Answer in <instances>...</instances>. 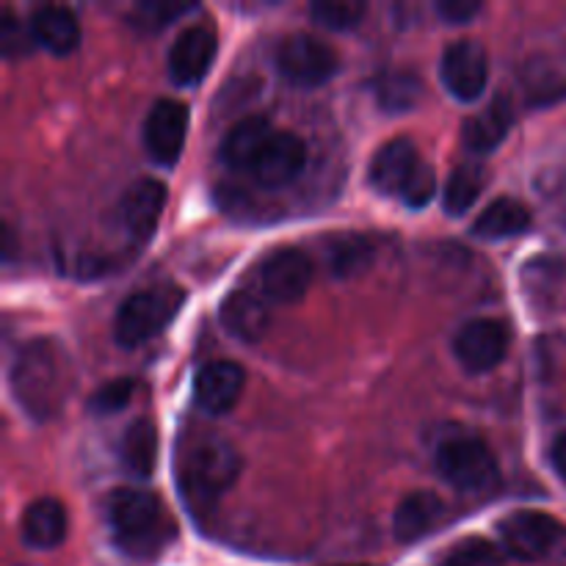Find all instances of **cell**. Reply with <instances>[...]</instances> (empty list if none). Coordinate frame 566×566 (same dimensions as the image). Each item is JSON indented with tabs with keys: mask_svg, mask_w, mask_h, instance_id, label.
<instances>
[{
	"mask_svg": "<svg viewBox=\"0 0 566 566\" xmlns=\"http://www.w3.org/2000/svg\"><path fill=\"white\" fill-rule=\"evenodd\" d=\"M114 539L127 556H153L171 536L158 495L136 486H122L108 497Z\"/></svg>",
	"mask_w": 566,
	"mask_h": 566,
	"instance_id": "7a4b0ae2",
	"label": "cell"
},
{
	"mask_svg": "<svg viewBox=\"0 0 566 566\" xmlns=\"http://www.w3.org/2000/svg\"><path fill=\"white\" fill-rule=\"evenodd\" d=\"M25 33H22V25L14 20L9 9L3 11V25H0V44H3L6 55H14L25 48Z\"/></svg>",
	"mask_w": 566,
	"mask_h": 566,
	"instance_id": "836d02e7",
	"label": "cell"
},
{
	"mask_svg": "<svg viewBox=\"0 0 566 566\" xmlns=\"http://www.w3.org/2000/svg\"><path fill=\"white\" fill-rule=\"evenodd\" d=\"M216 28L210 22H193L177 33L169 50V77L177 86H193L208 75L216 59Z\"/></svg>",
	"mask_w": 566,
	"mask_h": 566,
	"instance_id": "7c38bea8",
	"label": "cell"
},
{
	"mask_svg": "<svg viewBox=\"0 0 566 566\" xmlns=\"http://www.w3.org/2000/svg\"><path fill=\"white\" fill-rule=\"evenodd\" d=\"M434 193H437V175H434V169H431V166L426 164V160H420L418 169L412 171V177H409L407 186H403V191H401L403 205H409V208H415V210L426 208V205H429L431 199H434Z\"/></svg>",
	"mask_w": 566,
	"mask_h": 566,
	"instance_id": "4dcf8cb0",
	"label": "cell"
},
{
	"mask_svg": "<svg viewBox=\"0 0 566 566\" xmlns=\"http://www.w3.org/2000/svg\"><path fill=\"white\" fill-rule=\"evenodd\" d=\"M276 66L296 86H321L340 66L335 48L313 33H291L276 48Z\"/></svg>",
	"mask_w": 566,
	"mask_h": 566,
	"instance_id": "8992f818",
	"label": "cell"
},
{
	"mask_svg": "<svg viewBox=\"0 0 566 566\" xmlns=\"http://www.w3.org/2000/svg\"><path fill=\"white\" fill-rule=\"evenodd\" d=\"M166 208V186L155 177H142L125 191L119 202V224L136 243L149 241L158 230L160 213Z\"/></svg>",
	"mask_w": 566,
	"mask_h": 566,
	"instance_id": "5bb4252c",
	"label": "cell"
},
{
	"mask_svg": "<svg viewBox=\"0 0 566 566\" xmlns=\"http://www.w3.org/2000/svg\"><path fill=\"white\" fill-rule=\"evenodd\" d=\"M437 470L451 486L462 492H486L501 479V468L486 446L479 437H453L437 448Z\"/></svg>",
	"mask_w": 566,
	"mask_h": 566,
	"instance_id": "5b68a950",
	"label": "cell"
},
{
	"mask_svg": "<svg viewBox=\"0 0 566 566\" xmlns=\"http://www.w3.org/2000/svg\"><path fill=\"white\" fill-rule=\"evenodd\" d=\"M442 566H503V556L490 539L470 536V539L451 547Z\"/></svg>",
	"mask_w": 566,
	"mask_h": 566,
	"instance_id": "83f0119b",
	"label": "cell"
},
{
	"mask_svg": "<svg viewBox=\"0 0 566 566\" xmlns=\"http://www.w3.org/2000/svg\"><path fill=\"white\" fill-rule=\"evenodd\" d=\"M136 392V381L133 379H114V381H105L103 387L92 392L88 398V409L94 415H111V412H119L122 407H127Z\"/></svg>",
	"mask_w": 566,
	"mask_h": 566,
	"instance_id": "f1b7e54d",
	"label": "cell"
},
{
	"mask_svg": "<svg viewBox=\"0 0 566 566\" xmlns=\"http://www.w3.org/2000/svg\"><path fill=\"white\" fill-rule=\"evenodd\" d=\"M368 6L363 0H318L310 6V14L318 25L332 28V31H352L359 25Z\"/></svg>",
	"mask_w": 566,
	"mask_h": 566,
	"instance_id": "484cf974",
	"label": "cell"
},
{
	"mask_svg": "<svg viewBox=\"0 0 566 566\" xmlns=\"http://www.w3.org/2000/svg\"><path fill=\"white\" fill-rule=\"evenodd\" d=\"M509 326L497 318H473L453 337V354L470 374H486L503 363L509 352Z\"/></svg>",
	"mask_w": 566,
	"mask_h": 566,
	"instance_id": "30bf717a",
	"label": "cell"
},
{
	"mask_svg": "<svg viewBox=\"0 0 566 566\" xmlns=\"http://www.w3.org/2000/svg\"><path fill=\"white\" fill-rule=\"evenodd\" d=\"M33 42L55 55H66L81 42V22L66 6H42L31 17Z\"/></svg>",
	"mask_w": 566,
	"mask_h": 566,
	"instance_id": "ffe728a7",
	"label": "cell"
},
{
	"mask_svg": "<svg viewBox=\"0 0 566 566\" xmlns=\"http://www.w3.org/2000/svg\"><path fill=\"white\" fill-rule=\"evenodd\" d=\"M186 302L180 285H153L130 293L114 315V337L122 348H136L158 335Z\"/></svg>",
	"mask_w": 566,
	"mask_h": 566,
	"instance_id": "277c9868",
	"label": "cell"
},
{
	"mask_svg": "<svg viewBox=\"0 0 566 566\" xmlns=\"http://www.w3.org/2000/svg\"><path fill=\"white\" fill-rule=\"evenodd\" d=\"M219 318L232 337H238L243 343H252L258 337H263V332L269 329V298L263 293L249 291V287H235L221 302Z\"/></svg>",
	"mask_w": 566,
	"mask_h": 566,
	"instance_id": "e0dca14e",
	"label": "cell"
},
{
	"mask_svg": "<svg viewBox=\"0 0 566 566\" xmlns=\"http://www.w3.org/2000/svg\"><path fill=\"white\" fill-rule=\"evenodd\" d=\"M503 551L517 562H539L562 542L564 525L545 512H514L497 525Z\"/></svg>",
	"mask_w": 566,
	"mask_h": 566,
	"instance_id": "52a82bcc",
	"label": "cell"
},
{
	"mask_svg": "<svg viewBox=\"0 0 566 566\" xmlns=\"http://www.w3.org/2000/svg\"><path fill=\"white\" fill-rule=\"evenodd\" d=\"M514 125V111L509 97L497 94L484 111L473 114L470 119H464L462 125V142L470 153L486 155L509 136Z\"/></svg>",
	"mask_w": 566,
	"mask_h": 566,
	"instance_id": "d6986e66",
	"label": "cell"
},
{
	"mask_svg": "<svg viewBox=\"0 0 566 566\" xmlns=\"http://www.w3.org/2000/svg\"><path fill=\"white\" fill-rule=\"evenodd\" d=\"M346 566H365V564H346Z\"/></svg>",
	"mask_w": 566,
	"mask_h": 566,
	"instance_id": "d590c367",
	"label": "cell"
},
{
	"mask_svg": "<svg viewBox=\"0 0 566 566\" xmlns=\"http://www.w3.org/2000/svg\"><path fill=\"white\" fill-rule=\"evenodd\" d=\"M310 282H313V260L296 247L274 249L260 265V293L269 302H298L310 291Z\"/></svg>",
	"mask_w": 566,
	"mask_h": 566,
	"instance_id": "9c48e42d",
	"label": "cell"
},
{
	"mask_svg": "<svg viewBox=\"0 0 566 566\" xmlns=\"http://www.w3.org/2000/svg\"><path fill=\"white\" fill-rule=\"evenodd\" d=\"M553 464H556L558 475L566 481V434H562L553 446Z\"/></svg>",
	"mask_w": 566,
	"mask_h": 566,
	"instance_id": "e575fe53",
	"label": "cell"
},
{
	"mask_svg": "<svg viewBox=\"0 0 566 566\" xmlns=\"http://www.w3.org/2000/svg\"><path fill=\"white\" fill-rule=\"evenodd\" d=\"M304 164H307V147L302 138L291 130H274L265 142L263 153L254 160L252 175L260 186L280 188L296 180Z\"/></svg>",
	"mask_w": 566,
	"mask_h": 566,
	"instance_id": "4fadbf2b",
	"label": "cell"
},
{
	"mask_svg": "<svg viewBox=\"0 0 566 566\" xmlns=\"http://www.w3.org/2000/svg\"><path fill=\"white\" fill-rule=\"evenodd\" d=\"M191 9V6H177V3H142V6H136V14H133V22H136V25H142V28H149V31H153V28H164V25H169L171 20H175V17H180V14H186V11Z\"/></svg>",
	"mask_w": 566,
	"mask_h": 566,
	"instance_id": "1f68e13d",
	"label": "cell"
},
{
	"mask_svg": "<svg viewBox=\"0 0 566 566\" xmlns=\"http://www.w3.org/2000/svg\"><path fill=\"white\" fill-rule=\"evenodd\" d=\"M271 125L263 116H247L238 125L230 127V133L221 142V160H224L230 169H252L258 155L263 153L265 142L271 138Z\"/></svg>",
	"mask_w": 566,
	"mask_h": 566,
	"instance_id": "7402d4cb",
	"label": "cell"
},
{
	"mask_svg": "<svg viewBox=\"0 0 566 566\" xmlns=\"http://www.w3.org/2000/svg\"><path fill=\"white\" fill-rule=\"evenodd\" d=\"M9 381L17 403L33 420H53L75 385L70 354L50 337H36L17 352Z\"/></svg>",
	"mask_w": 566,
	"mask_h": 566,
	"instance_id": "6da1fadb",
	"label": "cell"
},
{
	"mask_svg": "<svg viewBox=\"0 0 566 566\" xmlns=\"http://www.w3.org/2000/svg\"><path fill=\"white\" fill-rule=\"evenodd\" d=\"M119 459L127 473L136 475V479L153 475L155 462H158V429L153 426V420L142 418L127 426L119 446Z\"/></svg>",
	"mask_w": 566,
	"mask_h": 566,
	"instance_id": "cb8c5ba5",
	"label": "cell"
},
{
	"mask_svg": "<svg viewBox=\"0 0 566 566\" xmlns=\"http://www.w3.org/2000/svg\"><path fill=\"white\" fill-rule=\"evenodd\" d=\"M418 147H415L412 138H390L376 149L374 160H370V182H374L376 191L387 193V197H401L403 186L418 169Z\"/></svg>",
	"mask_w": 566,
	"mask_h": 566,
	"instance_id": "2e32d148",
	"label": "cell"
},
{
	"mask_svg": "<svg viewBox=\"0 0 566 566\" xmlns=\"http://www.w3.org/2000/svg\"><path fill=\"white\" fill-rule=\"evenodd\" d=\"M440 77L448 92L462 103L479 99L490 81V55L475 39H457L440 59Z\"/></svg>",
	"mask_w": 566,
	"mask_h": 566,
	"instance_id": "ba28073f",
	"label": "cell"
},
{
	"mask_svg": "<svg viewBox=\"0 0 566 566\" xmlns=\"http://www.w3.org/2000/svg\"><path fill=\"white\" fill-rule=\"evenodd\" d=\"M442 514H446V503H442L437 492H412V495H407L398 503L392 528H396V536L401 542H418L437 528Z\"/></svg>",
	"mask_w": 566,
	"mask_h": 566,
	"instance_id": "44dd1931",
	"label": "cell"
},
{
	"mask_svg": "<svg viewBox=\"0 0 566 566\" xmlns=\"http://www.w3.org/2000/svg\"><path fill=\"white\" fill-rule=\"evenodd\" d=\"M437 11H440L442 20L453 22V25H462L470 17L479 14L481 3H475V0H440V3H437Z\"/></svg>",
	"mask_w": 566,
	"mask_h": 566,
	"instance_id": "d6a6232c",
	"label": "cell"
},
{
	"mask_svg": "<svg viewBox=\"0 0 566 566\" xmlns=\"http://www.w3.org/2000/svg\"><path fill=\"white\" fill-rule=\"evenodd\" d=\"M370 263V247L359 238H348V241L332 243L329 247V269L335 274H354V271L365 269Z\"/></svg>",
	"mask_w": 566,
	"mask_h": 566,
	"instance_id": "f546056e",
	"label": "cell"
},
{
	"mask_svg": "<svg viewBox=\"0 0 566 566\" xmlns=\"http://www.w3.org/2000/svg\"><path fill=\"white\" fill-rule=\"evenodd\" d=\"M243 385H247V374L238 363L230 359H213L199 368L197 379H193V398H197L199 409L208 415H224L241 398Z\"/></svg>",
	"mask_w": 566,
	"mask_h": 566,
	"instance_id": "9a60e30c",
	"label": "cell"
},
{
	"mask_svg": "<svg viewBox=\"0 0 566 566\" xmlns=\"http://www.w3.org/2000/svg\"><path fill=\"white\" fill-rule=\"evenodd\" d=\"M486 186V169L479 164H462L451 171L446 182V193L442 202L451 216H464L475 205Z\"/></svg>",
	"mask_w": 566,
	"mask_h": 566,
	"instance_id": "d4e9b609",
	"label": "cell"
},
{
	"mask_svg": "<svg viewBox=\"0 0 566 566\" xmlns=\"http://www.w3.org/2000/svg\"><path fill=\"white\" fill-rule=\"evenodd\" d=\"M20 536L33 551H53L66 539V509L55 497H36L20 517Z\"/></svg>",
	"mask_w": 566,
	"mask_h": 566,
	"instance_id": "ac0fdd59",
	"label": "cell"
},
{
	"mask_svg": "<svg viewBox=\"0 0 566 566\" xmlns=\"http://www.w3.org/2000/svg\"><path fill=\"white\" fill-rule=\"evenodd\" d=\"M241 473V457L235 446L221 437H205L193 442L180 462V484L193 503L219 501Z\"/></svg>",
	"mask_w": 566,
	"mask_h": 566,
	"instance_id": "3957f363",
	"label": "cell"
},
{
	"mask_svg": "<svg viewBox=\"0 0 566 566\" xmlns=\"http://www.w3.org/2000/svg\"><path fill=\"white\" fill-rule=\"evenodd\" d=\"M420 88L423 86H420V81L412 72H387V75L379 77L376 94H379V103L385 105V108L407 111L418 103Z\"/></svg>",
	"mask_w": 566,
	"mask_h": 566,
	"instance_id": "4316f807",
	"label": "cell"
},
{
	"mask_svg": "<svg viewBox=\"0 0 566 566\" xmlns=\"http://www.w3.org/2000/svg\"><path fill=\"white\" fill-rule=\"evenodd\" d=\"M186 136L188 105L171 97L158 99L144 119V147H147L149 158L164 166H175L186 147Z\"/></svg>",
	"mask_w": 566,
	"mask_h": 566,
	"instance_id": "8fae6325",
	"label": "cell"
},
{
	"mask_svg": "<svg viewBox=\"0 0 566 566\" xmlns=\"http://www.w3.org/2000/svg\"><path fill=\"white\" fill-rule=\"evenodd\" d=\"M531 227V210L514 197H497L495 202L486 205L475 219L473 232L486 241H501V238L523 235Z\"/></svg>",
	"mask_w": 566,
	"mask_h": 566,
	"instance_id": "603a6c76",
	"label": "cell"
}]
</instances>
